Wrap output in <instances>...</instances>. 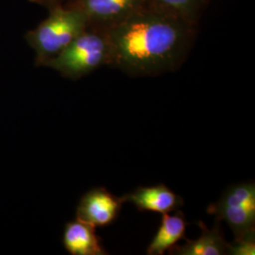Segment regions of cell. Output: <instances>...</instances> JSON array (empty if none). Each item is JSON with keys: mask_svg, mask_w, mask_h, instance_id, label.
Here are the masks:
<instances>
[{"mask_svg": "<svg viewBox=\"0 0 255 255\" xmlns=\"http://www.w3.org/2000/svg\"><path fill=\"white\" fill-rule=\"evenodd\" d=\"M198 27L147 7L106 28L110 67L130 77H156L179 69L191 51Z\"/></svg>", "mask_w": 255, "mask_h": 255, "instance_id": "cell-1", "label": "cell"}, {"mask_svg": "<svg viewBox=\"0 0 255 255\" xmlns=\"http://www.w3.org/2000/svg\"><path fill=\"white\" fill-rule=\"evenodd\" d=\"M88 27L82 10L69 5L51 7L48 17L26 35L27 44L36 54L35 64L45 66Z\"/></svg>", "mask_w": 255, "mask_h": 255, "instance_id": "cell-2", "label": "cell"}, {"mask_svg": "<svg viewBox=\"0 0 255 255\" xmlns=\"http://www.w3.org/2000/svg\"><path fill=\"white\" fill-rule=\"evenodd\" d=\"M110 63L111 46L106 28L89 26L45 66L64 78L79 80L102 66H110Z\"/></svg>", "mask_w": 255, "mask_h": 255, "instance_id": "cell-3", "label": "cell"}, {"mask_svg": "<svg viewBox=\"0 0 255 255\" xmlns=\"http://www.w3.org/2000/svg\"><path fill=\"white\" fill-rule=\"evenodd\" d=\"M207 212L216 220L226 221L235 239L255 232V183L239 182L229 186Z\"/></svg>", "mask_w": 255, "mask_h": 255, "instance_id": "cell-4", "label": "cell"}, {"mask_svg": "<svg viewBox=\"0 0 255 255\" xmlns=\"http://www.w3.org/2000/svg\"><path fill=\"white\" fill-rule=\"evenodd\" d=\"M69 5L82 10L90 27L108 28L149 6L148 0H72Z\"/></svg>", "mask_w": 255, "mask_h": 255, "instance_id": "cell-5", "label": "cell"}, {"mask_svg": "<svg viewBox=\"0 0 255 255\" xmlns=\"http://www.w3.org/2000/svg\"><path fill=\"white\" fill-rule=\"evenodd\" d=\"M124 202L123 197H117L104 187L93 188L79 201L76 219L95 228L107 226L119 218Z\"/></svg>", "mask_w": 255, "mask_h": 255, "instance_id": "cell-6", "label": "cell"}, {"mask_svg": "<svg viewBox=\"0 0 255 255\" xmlns=\"http://www.w3.org/2000/svg\"><path fill=\"white\" fill-rule=\"evenodd\" d=\"M123 198L125 202L132 203L139 211H149L162 215L179 210L184 204L181 196L174 193L163 183L138 187Z\"/></svg>", "mask_w": 255, "mask_h": 255, "instance_id": "cell-7", "label": "cell"}, {"mask_svg": "<svg viewBox=\"0 0 255 255\" xmlns=\"http://www.w3.org/2000/svg\"><path fill=\"white\" fill-rule=\"evenodd\" d=\"M95 229L77 219L67 222L63 235V244L65 250L72 255H108Z\"/></svg>", "mask_w": 255, "mask_h": 255, "instance_id": "cell-8", "label": "cell"}, {"mask_svg": "<svg viewBox=\"0 0 255 255\" xmlns=\"http://www.w3.org/2000/svg\"><path fill=\"white\" fill-rule=\"evenodd\" d=\"M212 229L199 221L201 234L196 240H188L183 245H175L169 250L170 255H225L228 253L229 243L225 240L219 220Z\"/></svg>", "mask_w": 255, "mask_h": 255, "instance_id": "cell-9", "label": "cell"}, {"mask_svg": "<svg viewBox=\"0 0 255 255\" xmlns=\"http://www.w3.org/2000/svg\"><path fill=\"white\" fill-rule=\"evenodd\" d=\"M169 214L162 215L161 225L146 249V255H163L180 240L186 238L187 222L184 214L180 209L174 211L173 215Z\"/></svg>", "mask_w": 255, "mask_h": 255, "instance_id": "cell-10", "label": "cell"}, {"mask_svg": "<svg viewBox=\"0 0 255 255\" xmlns=\"http://www.w3.org/2000/svg\"><path fill=\"white\" fill-rule=\"evenodd\" d=\"M211 0H148L149 6L199 26L203 11Z\"/></svg>", "mask_w": 255, "mask_h": 255, "instance_id": "cell-11", "label": "cell"}, {"mask_svg": "<svg viewBox=\"0 0 255 255\" xmlns=\"http://www.w3.org/2000/svg\"><path fill=\"white\" fill-rule=\"evenodd\" d=\"M227 255H255V232H251L244 237L235 239L234 243L229 244Z\"/></svg>", "mask_w": 255, "mask_h": 255, "instance_id": "cell-12", "label": "cell"}, {"mask_svg": "<svg viewBox=\"0 0 255 255\" xmlns=\"http://www.w3.org/2000/svg\"><path fill=\"white\" fill-rule=\"evenodd\" d=\"M39 1L47 5L48 8H51V7H54L57 5H64L72 0H39Z\"/></svg>", "mask_w": 255, "mask_h": 255, "instance_id": "cell-13", "label": "cell"}]
</instances>
